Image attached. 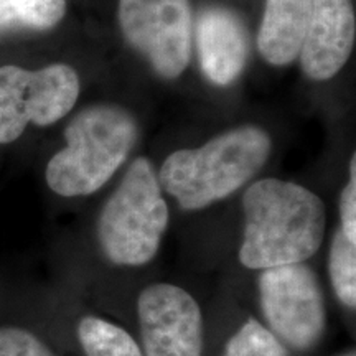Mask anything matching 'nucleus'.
<instances>
[{
    "instance_id": "1",
    "label": "nucleus",
    "mask_w": 356,
    "mask_h": 356,
    "mask_svg": "<svg viewBox=\"0 0 356 356\" xmlns=\"http://www.w3.org/2000/svg\"><path fill=\"white\" fill-rule=\"evenodd\" d=\"M243 207V266L270 269L300 264L318 251L325 234V207L310 190L266 178L249 186Z\"/></svg>"
},
{
    "instance_id": "2",
    "label": "nucleus",
    "mask_w": 356,
    "mask_h": 356,
    "mask_svg": "<svg viewBox=\"0 0 356 356\" xmlns=\"http://www.w3.org/2000/svg\"><path fill=\"white\" fill-rule=\"evenodd\" d=\"M270 154L269 136L259 127L233 129L198 149L168 155L159 184L185 210H202L229 197L264 165Z\"/></svg>"
},
{
    "instance_id": "3",
    "label": "nucleus",
    "mask_w": 356,
    "mask_h": 356,
    "mask_svg": "<svg viewBox=\"0 0 356 356\" xmlns=\"http://www.w3.org/2000/svg\"><path fill=\"white\" fill-rule=\"evenodd\" d=\"M65 137L66 147L47 167V184L61 197H83L122 165L137 140V126L127 111L101 104L79 113Z\"/></svg>"
},
{
    "instance_id": "4",
    "label": "nucleus",
    "mask_w": 356,
    "mask_h": 356,
    "mask_svg": "<svg viewBox=\"0 0 356 356\" xmlns=\"http://www.w3.org/2000/svg\"><path fill=\"white\" fill-rule=\"evenodd\" d=\"M168 210L150 162L136 159L97 222L104 254L119 266H144L157 254Z\"/></svg>"
},
{
    "instance_id": "5",
    "label": "nucleus",
    "mask_w": 356,
    "mask_h": 356,
    "mask_svg": "<svg viewBox=\"0 0 356 356\" xmlns=\"http://www.w3.org/2000/svg\"><path fill=\"white\" fill-rule=\"evenodd\" d=\"M79 95L76 71L51 65L38 71L0 66V144H10L26 124L50 126L73 109Z\"/></svg>"
},
{
    "instance_id": "6",
    "label": "nucleus",
    "mask_w": 356,
    "mask_h": 356,
    "mask_svg": "<svg viewBox=\"0 0 356 356\" xmlns=\"http://www.w3.org/2000/svg\"><path fill=\"white\" fill-rule=\"evenodd\" d=\"M119 22L129 44L159 76L172 79L184 73L191 48L188 0H119Z\"/></svg>"
},
{
    "instance_id": "7",
    "label": "nucleus",
    "mask_w": 356,
    "mask_h": 356,
    "mask_svg": "<svg viewBox=\"0 0 356 356\" xmlns=\"http://www.w3.org/2000/svg\"><path fill=\"white\" fill-rule=\"evenodd\" d=\"M261 307L274 333L297 350H309L322 337L325 305L314 273L302 264L264 269Z\"/></svg>"
},
{
    "instance_id": "8",
    "label": "nucleus",
    "mask_w": 356,
    "mask_h": 356,
    "mask_svg": "<svg viewBox=\"0 0 356 356\" xmlns=\"http://www.w3.org/2000/svg\"><path fill=\"white\" fill-rule=\"evenodd\" d=\"M137 310L147 356H202V310L184 289L170 284L147 287Z\"/></svg>"
},
{
    "instance_id": "9",
    "label": "nucleus",
    "mask_w": 356,
    "mask_h": 356,
    "mask_svg": "<svg viewBox=\"0 0 356 356\" xmlns=\"http://www.w3.org/2000/svg\"><path fill=\"white\" fill-rule=\"evenodd\" d=\"M351 0H312V10L300 50L302 70L310 79L325 81L343 68L355 43Z\"/></svg>"
},
{
    "instance_id": "10",
    "label": "nucleus",
    "mask_w": 356,
    "mask_h": 356,
    "mask_svg": "<svg viewBox=\"0 0 356 356\" xmlns=\"http://www.w3.org/2000/svg\"><path fill=\"white\" fill-rule=\"evenodd\" d=\"M249 51L248 32L236 13L213 7L198 22V53L210 81L229 84L241 74Z\"/></svg>"
},
{
    "instance_id": "11",
    "label": "nucleus",
    "mask_w": 356,
    "mask_h": 356,
    "mask_svg": "<svg viewBox=\"0 0 356 356\" xmlns=\"http://www.w3.org/2000/svg\"><path fill=\"white\" fill-rule=\"evenodd\" d=\"M312 0H267L257 47L267 63L291 65L300 55Z\"/></svg>"
},
{
    "instance_id": "12",
    "label": "nucleus",
    "mask_w": 356,
    "mask_h": 356,
    "mask_svg": "<svg viewBox=\"0 0 356 356\" xmlns=\"http://www.w3.org/2000/svg\"><path fill=\"white\" fill-rule=\"evenodd\" d=\"M65 12V0H0V32L51 29L63 19Z\"/></svg>"
},
{
    "instance_id": "13",
    "label": "nucleus",
    "mask_w": 356,
    "mask_h": 356,
    "mask_svg": "<svg viewBox=\"0 0 356 356\" xmlns=\"http://www.w3.org/2000/svg\"><path fill=\"white\" fill-rule=\"evenodd\" d=\"M78 335L86 356H142L136 340L126 330L106 320L84 317Z\"/></svg>"
},
{
    "instance_id": "14",
    "label": "nucleus",
    "mask_w": 356,
    "mask_h": 356,
    "mask_svg": "<svg viewBox=\"0 0 356 356\" xmlns=\"http://www.w3.org/2000/svg\"><path fill=\"white\" fill-rule=\"evenodd\" d=\"M337 231L330 249V277L338 299L353 309L356 304V246Z\"/></svg>"
},
{
    "instance_id": "15",
    "label": "nucleus",
    "mask_w": 356,
    "mask_h": 356,
    "mask_svg": "<svg viewBox=\"0 0 356 356\" xmlns=\"http://www.w3.org/2000/svg\"><path fill=\"white\" fill-rule=\"evenodd\" d=\"M226 356H286V350L275 335L256 320H249L229 340Z\"/></svg>"
},
{
    "instance_id": "16",
    "label": "nucleus",
    "mask_w": 356,
    "mask_h": 356,
    "mask_svg": "<svg viewBox=\"0 0 356 356\" xmlns=\"http://www.w3.org/2000/svg\"><path fill=\"white\" fill-rule=\"evenodd\" d=\"M0 356H53L32 333L22 328H0Z\"/></svg>"
},
{
    "instance_id": "17",
    "label": "nucleus",
    "mask_w": 356,
    "mask_h": 356,
    "mask_svg": "<svg viewBox=\"0 0 356 356\" xmlns=\"http://www.w3.org/2000/svg\"><path fill=\"white\" fill-rule=\"evenodd\" d=\"M351 180L345 186L340 200L341 215V233L350 241L356 243V159H351Z\"/></svg>"
},
{
    "instance_id": "18",
    "label": "nucleus",
    "mask_w": 356,
    "mask_h": 356,
    "mask_svg": "<svg viewBox=\"0 0 356 356\" xmlns=\"http://www.w3.org/2000/svg\"><path fill=\"white\" fill-rule=\"evenodd\" d=\"M350 356H353V355H350Z\"/></svg>"
}]
</instances>
